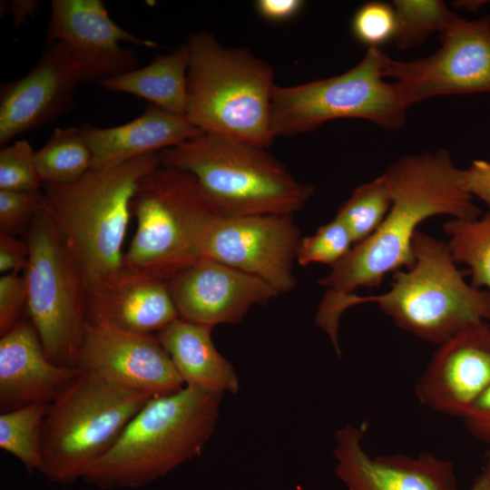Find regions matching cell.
<instances>
[{
	"label": "cell",
	"instance_id": "cell-34",
	"mask_svg": "<svg viewBox=\"0 0 490 490\" xmlns=\"http://www.w3.org/2000/svg\"><path fill=\"white\" fill-rule=\"evenodd\" d=\"M466 431L490 446V387L461 418Z\"/></svg>",
	"mask_w": 490,
	"mask_h": 490
},
{
	"label": "cell",
	"instance_id": "cell-35",
	"mask_svg": "<svg viewBox=\"0 0 490 490\" xmlns=\"http://www.w3.org/2000/svg\"><path fill=\"white\" fill-rule=\"evenodd\" d=\"M29 259L26 240L0 233V271L2 274L24 271Z\"/></svg>",
	"mask_w": 490,
	"mask_h": 490
},
{
	"label": "cell",
	"instance_id": "cell-29",
	"mask_svg": "<svg viewBox=\"0 0 490 490\" xmlns=\"http://www.w3.org/2000/svg\"><path fill=\"white\" fill-rule=\"evenodd\" d=\"M354 245L346 225L334 217L321 225L315 233L301 238L296 260L303 267L322 263L332 268L347 256Z\"/></svg>",
	"mask_w": 490,
	"mask_h": 490
},
{
	"label": "cell",
	"instance_id": "cell-13",
	"mask_svg": "<svg viewBox=\"0 0 490 490\" xmlns=\"http://www.w3.org/2000/svg\"><path fill=\"white\" fill-rule=\"evenodd\" d=\"M61 43L81 67L83 82L101 84L139 68V60L122 42L153 48L117 24L101 0H53L46 43Z\"/></svg>",
	"mask_w": 490,
	"mask_h": 490
},
{
	"label": "cell",
	"instance_id": "cell-27",
	"mask_svg": "<svg viewBox=\"0 0 490 490\" xmlns=\"http://www.w3.org/2000/svg\"><path fill=\"white\" fill-rule=\"evenodd\" d=\"M392 204L388 183L381 174L358 186L338 208L336 218L349 230L354 243L370 237L382 224Z\"/></svg>",
	"mask_w": 490,
	"mask_h": 490
},
{
	"label": "cell",
	"instance_id": "cell-20",
	"mask_svg": "<svg viewBox=\"0 0 490 490\" xmlns=\"http://www.w3.org/2000/svg\"><path fill=\"white\" fill-rule=\"evenodd\" d=\"M85 317L89 324L152 335L179 315L166 280L125 271L112 286L86 293Z\"/></svg>",
	"mask_w": 490,
	"mask_h": 490
},
{
	"label": "cell",
	"instance_id": "cell-31",
	"mask_svg": "<svg viewBox=\"0 0 490 490\" xmlns=\"http://www.w3.org/2000/svg\"><path fill=\"white\" fill-rule=\"evenodd\" d=\"M396 15L392 4L371 1L362 5L354 14L351 32L354 38L368 48L393 41Z\"/></svg>",
	"mask_w": 490,
	"mask_h": 490
},
{
	"label": "cell",
	"instance_id": "cell-3",
	"mask_svg": "<svg viewBox=\"0 0 490 490\" xmlns=\"http://www.w3.org/2000/svg\"><path fill=\"white\" fill-rule=\"evenodd\" d=\"M221 396L185 386L152 397L83 479L104 490L137 488L199 456L214 432Z\"/></svg>",
	"mask_w": 490,
	"mask_h": 490
},
{
	"label": "cell",
	"instance_id": "cell-15",
	"mask_svg": "<svg viewBox=\"0 0 490 490\" xmlns=\"http://www.w3.org/2000/svg\"><path fill=\"white\" fill-rule=\"evenodd\" d=\"M81 67L61 43H46L34 67L0 87V145L55 121L73 107Z\"/></svg>",
	"mask_w": 490,
	"mask_h": 490
},
{
	"label": "cell",
	"instance_id": "cell-11",
	"mask_svg": "<svg viewBox=\"0 0 490 490\" xmlns=\"http://www.w3.org/2000/svg\"><path fill=\"white\" fill-rule=\"evenodd\" d=\"M438 35L439 48L426 57L386 60L385 78L408 108L441 95L490 93V15L466 20L454 12Z\"/></svg>",
	"mask_w": 490,
	"mask_h": 490
},
{
	"label": "cell",
	"instance_id": "cell-17",
	"mask_svg": "<svg viewBox=\"0 0 490 490\" xmlns=\"http://www.w3.org/2000/svg\"><path fill=\"white\" fill-rule=\"evenodd\" d=\"M180 318L213 328L236 324L279 294L260 278L202 258L168 281Z\"/></svg>",
	"mask_w": 490,
	"mask_h": 490
},
{
	"label": "cell",
	"instance_id": "cell-1",
	"mask_svg": "<svg viewBox=\"0 0 490 490\" xmlns=\"http://www.w3.org/2000/svg\"><path fill=\"white\" fill-rule=\"evenodd\" d=\"M382 175L392 194L384 221L318 279L326 292L316 323L336 351L340 350L339 320L348 299L358 288L378 287L388 273L414 264L413 240L420 223L439 215L466 220L481 217L466 187L464 170L455 165L446 150L400 157Z\"/></svg>",
	"mask_w": 490,
	"mask_h": 490
},
{
	"label": "cell",
	"instance_id": "cell-9",
	"mask_svg": "<svg viewBox=\"0 0 490 490\" xmlns=\"http://www.w3.org/2000/svg\"><path fill=\"white\" fill-rule=\"evenodd\" d=\"M380 48H368L349 70L292 86L275 85L270 126L274 138L310 132L338 119H361L397 131L408 107L394 82L385 80L387 58Z\"/></svg>",
	"mask_w": 490,
	"mask_h": 490
},
{
	"label": "cell",
	"instance_id": "cell-37",
	"mask_svg": "<svg viewBox=\"0 0 490 490\" xmlns=\"http://www.w3.org/2000/svg\"><path fill=\"white\" fill-rule=\"evenodd\" d=\"M304 5L301 0H259L255 3V8L265 20L284 22L296 16Z\"/></svg>",
	"mask_w": 490,
	"mask_h": 490
},
{
	"label": "cell",
	"instance_id": "cell-7",
	"mask_svg": "<svg viewBox=\"0 0 490 490\" xmlns=\"http://www.w3.org/2000/svg\"><path fill=\"white\" fill-rule=\"evenodd\" d=\"M131 211L137 226L125 271L166 281L201 259L205 231L220 214L193 176L162 166L142 179Z\"/></svg>",
	"mask_w": 490,
	"mask_h": 490
},
{
	"label": "cell",
	"instance_id": "cell-12",
	"mask_svg": "<svg viewBox=\"0 0 490 490\" xmlns=\"http://www.w3.org/2000/svg\"><path fill=\"white\" fill-rule=\"evenodd\" d=\"M301 238L291 216L220 213L205 231L201 257L256 276L280 295L296 286L293 264Z\"/></svg>",
	"mask_w": 490,
	"mask_h": 490
},
{
	"label": "cell",
	"instance_id": "cell-8",
	"mask_svg": "<svg viewBox=\"0 0 490 490\" xmlns=\"http://www.w3.org/2000/svg\"><path fill=\"white\" fill-rule=\"evenodd\" d=\"M152 397L82 370L48 405L41 473L61 484L83 478Z\"/></svg>",
	"mask_w": 490,
	"mask_h": 490
},
{
	"label": "cell",
	"instance_id": "cell-19",
	"mask_svg": "<svg viewBox=\"0 0 490 490\" xmlns=\"http://www.w3.org/2000/svg\"><path fill=\"white\" fill-rule=\"evenodd\" d=\"M81 372L47 358L28 318L1 335L0 403L5 411L33 403L50 404Z\"/></svg>",
	"mask_w": 490,
	"mask_h": 490
},
{
	"label": "cell",
	"instance_id": "cell-30",
	"mask_svg": "<svg viewBox=\"0 0 490 490\" xmlns=\"http://www.w3.org/2000/svg\"><path fill=\"white\" fill-rule=\"evenodd\" d=\"M35 152L27 140H18L0 150V190L41 192L44 183L38 174Z\"/></svg>",
	"mask_w": 490,
	"mask_h": 490
},
{
	"label": "cell",
	"instance_id": "cell-26",
	"mask_svg": "<svg viewBox=\"0 0 490 490\" xmlns=\"http://www.w3.org/2000/svg\"><path fill=\"white\" fill-rule=\"evenodd\" d=\"M456 263L469 267L472 287L490 291V210L474 220L450 219L443 225Z\"/></svg>",
	"mask_w": 490,
	"mask_h": 490
},
{
	"label": "cell",
	"instance_id": "cell-23",
	"mask_svg": "<svg viewBox=\"0 0 490 490\" xmlns=\"http://www.w3.org/2000/svg\"><path fill=\"white\" fill-rule=\"evenodd\" d=\"M189 51L186 44L159 54L142 67L111 78L105 90L135 95L172 113L185 116Z\"/></svg>",
	"mask_w": 490,
	"mask_h": 490
},
{
	"label": "cell",
	"instance_id": "cell-6",
	"mask_svg": "<svg viewBox=\"0 0 490 490\" xmlns=\"http://www.w3.org/2000/svg\"><path fill=\"white\" fill-rule=\"evenodd\" d=\"M414 264L394 272L391 288L380 295L351 296L347 308L376 303L399 328L440 345L468 325L490 322V291L466 282L447 243L417 230Z\"/></svg>",
	"mask_w": 490,
	"mask_h": 490
},
{
	"label": "cell",
	"instance_id": "cell-41",
	"mask_svg": "<svg viewBox=\"0 0 490 490\" xmlns=\"http://www.w3.org/2000/svg\"><path fill=\"white\" fill-rule=\"evenodd\" d=\"M485 459H486V463L490 464V446H489L488 450L485 453Z\"/></svg>",
	"mask_w": 490,
	"mask_h": 490
},
{
	"label": "cell",
	"instance_id": "cell-36",
	"mask_svg": "<svg viewBox=\"0 0 490 490\" xmlns=\"http://www.w3.org/2000/svg\"><path fill=\"white\" fill-rule=\"evenodd\" d=\"M464 177L468 192L480 199L490 210V161H473L464 170Z\"/></svg>",
	"mask_w": 490,
	"mask_h": 490
},
{
	"label": "cell",
	"instance_id": "cell-38",
	"mask_svg": "<svg viewBox=\"0 0 490 490\" xmlns=\"http://www.w3.org/2000/svg\"><path fill=\"white\" fill-rule=\"evenodd\" d=\"M40 5L36 0L6 1V13L11 15L14 28L20 30L39 11Z\"/></svg>",
	"mask_w": 490,
	"mask_h": 490
},
{
	"label": "cell",
	"instance_id": "cell-21",
	"mask_svg": "<svg viewBox=\"0 0 490 490\" xmlns=\"http://www.w3.org/2000/svg\"><path fill=\"white\" fill-rule=\"evenodd\" d=\"M93 156L92 170L111 169L176 146L202 132L185 116L149 104L132 121L112 127L80 125Z\"/></svg>",
	"mask_w": 490,
	"mask_h": 490
},
{
	"label": "cell",
	"instance_id": "cell-4",
	"mask_svg": "<svg viewBox=\"0 0 490 490\" xmlns=\"http://www.w3.org/2000/svg\"><path fill=\"white\" fill-rule=\"evenodd\" d=\"M185 117L202 132L268 148L274 70L244 48L222 45L211 33H192Z\"/></svg>",
	"mask_w": 490,
	"mask_h": 490
},
{
	"label": "cell",
	"instance_id": "cell-18",
	"mask_svg": "<svg viewBox=\"0 0 490 490\" xmlns=\"http://www.w3.org/2000/svg\"><path fill=\"white\" fill-rule=\"evenodd\" d=\"M364 433L347 425L336 432V475L347 490H460L455 466L431 453L368 455Z\"/></svg>",
	"mask_w": 490,
	"mask_h": 490
},
{
	"label": "cell",
	"instance_id": "cell-16",
	"mask_svg": "<svg viewBox=\"0 0 490 490\" xmlns=\"http://www.w3.org/2000/svg\"><path fill=\"white\" fill-rule=\"evenodd\" d=\"M489 387L490 322L480 320L438 345L415 394L432 411L462 418Z\"/></svg>",
	"mask_w": 490,
	"mask_h": 490
},
{
	"label": "cell",
	"instance_id": "cell-40",
	"mask_svg": "<svg viewBox=\"0 0 490 490\" xmlns=\"http://www.w3.org/2000/svg\"><path fill=\"white\" fill-rule=\"evenodd\" d=\"M463 4H458V5H462L463 6H466V5H471L470 2H468L469 4H466V2H462ZM480 5V2H476L475 4H472V5L475 6V7H478Z\"/></svg>",
	"mask_w": 490,
	"mask_h": 490
},
{
	"label": "cell",
	"instance_id": "cell-25",
	"mask_svg": "<svg viewBox=\"0 0 490 490\" xmlns=\"http://www.w3.org/2000/svg\"><path fill=\"white\" fill-rule=\"evenodd\" d=\"M48 405L33 403L0 415V447L29 473L43 468V426Z\"/></svg>",
	"mask_w": 490,
	"mask_h": 490
},
{
	"label": "cell",
	"instance_id": "cell-2",
	"mask_svg": "<svg viewBox=\"0 0 490 490\" xmlns=\"http://www.w3.org/2000/svg\"><path fill=\"white\" fill-rule=\"evenodd\" d=\"M161 166L159 154L91 170L70 184L44 183L43 209L54 220L81 271L86 293L103 289L125 273L122 245L140 181Z\"/></svg>",
	"mask_w": 490,
	"mask_h": 490
},
{
	"label": "cell",
	"instance_id": "cell-24",
	"mask_svg": "<svg viewBox=\"0 0 490 490\" xmlns=\"http://www.w3.org/2000/svg\"><path fill=\"white\" fill-rule=\"evenodd\" d=\"M43 183L70 184L92 170V152L80 126L56 128L34 153Z\"/></svg>",
	"mask_w": 490,
	"mask_h": 490
},
{
	"label": "cell",
	"instance_id": "cell-10",
	"mask_svg": "<svg viewBox=\"0 0 490 490\" xmlns=\"http://www.w3.org/2000/svg\"><path fill=\"white\" fill-rule=\"evenodd\" d=\"M29 259L23 271L26 311L47 358L77 368L85 326L84 282L64 236L42 209L26 230Z\"/></svg>",
	"mask_w": 490,
	"mask_h": 490
},
{
	"label": "cell",
	"instance_id": "cell-28",
	"mask_svg": "<svg viewBox=\"0 0 490 490\" xmlns=\"http://www.w3.org/2000/svg\"><path fill=\"white\" fill-rule=\"evenodd\" d=\"M396 15L393 42L398 50H408L439 33L452 14L440 0H395Z\"/></svg>",
	"mask_w": 490,
	"mask_h": 490
},
{
	"label": "cell",
	"instance_id": "cell-5",
	"mask_svg": "<svg viewBox=\"0 0 490 490\" xmlns=\"http://www.w3.org/2000/svg\"><path fill=\"white\" fill-rule=\"evenodd\" d=\"M158 154L161 166L193 176L223 215L292 216L314 192L266 148L215 134L201 132Z\"/></svg>",
	"mask_w": 490,
	"mask_h": 490
},
{
	"label": "cell",
	"instance_id": "cell-33",
	"mask_svg": "<svg viewBox=\"0 0 490 490\" xmlns=\"http://www.w3.org/2000/svg\"><path fill=\"white\" fill-rule=\"evenodd\" d=\"M26 284L23 275L6 273L0 278V334L3 335L21 319L26 306Z\"/></svg>",
	"mask_w": 490,
	"mask_h": 490
},
{
	"label": "cell",
	"instance_id": "cell-32",
	"mask_svg": "<svg viewBox=\"0 0 490 490\" xmlns=\"http://www.w3.org/2000/svg\"><path fill=\"white\" fill-rule=\"evenodd\" d=\"M41 192L0 190V233L17 236L26 231L43 207Z\"/></svg>",
	"mask_w": 490,
	"mask_h": 490
},
{
	"label": "cell",
	"instance_id": "cell-14",
	"mask_svg": "<svg viewBox=\"0 0 490 490\" xmlns=\"http://www.w3.org/2000/svg\"><path fill=\"white\" fill-rule=\"evenodd\" d=\"M77 368L152 397L175 393L184 384L156 334L132 333L87 322Z\"/></svg>",
	"mask_w": 490,
	"mask_h": 490
},
{
	"label": "cell",
	"instance_id": "cell-39",
	"mask_svg": "<svg viewBox=\"0 0 490 490\" xmlns=\"http://www.w3.org/2000/svg\"><path fill=\"white\" fill-rule=\"evenodd\" d=\"M468 490H490V464H485Z\"/></svg>",
	"mask_w": 490,
	"mask_h": 490
},
{
	"label": "cell",
	"instance_id": "cell-22",
	"mask_svg": "<svg viewBox=\"0 0 490 490\" xmlns=\"http://www.w3.org/2000/svg\"><path fill=\"white\" fill-rule=\"evenodd\" d=\"M212 328L178 318L156 336L186 386L235 394L240 388L239 378L214 346Z\"/></svg>",
	"mask_w": 490,
	"mask_h": 490
}]
</instances>
